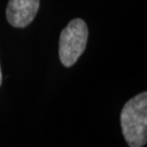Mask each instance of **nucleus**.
I'll use <instances>...</instances> for the list:
<instances>
[{"label":"nucleus","mask_w":147,"mask_h":147,"mask_svg":"<svg viewBox=\"0 0 147 147\" xmlns=\"http://www.w3.org/2000/svg\"><path fill=\"white\" fill-rule=\"evenodd\" d=\"M121 127L130 147H143L147 142V93L134 96L123 106Z\"/></svg>","instance_id":"obj_1"},{"label":"nucleus","mask_w":147,"mask_h":147,"mask_svg":"<svg viewBox=\"0 0 147 147\" xmlns=\"http://www.w3.org/2000/svg\"><path fill=\"white\" fill-rule=\"evenodd\" d=\"M88 37V28L82 19H74L60 35L59 57L64 67H72L84 53Z\"/></svg>","instance_id":"obj_2"},{"label":"nucleus","mask_w":147,"mask_h":147,"mask_svg":"<svg viewBox=\"0 0 147 147\" xmlns=\"http://www.w3.org/2000/svg\"><path fill=\"white\" fill-rule=\"evenodd\" d=\"M39 9V0H9L7 7V20L12 26L25 27L30 25Z\"/></svg>","instance_id":"obj_3"},{"label":"nucleus","mask_w":147,"mask_h":147,"mask_svg":"<svg viewBox=\"0 0 147 147\" xmlns=\"http://www.w3.org/2000/svg\"><path fill=\"white\" fill-rule=\"evenodd\" d=\"M2 83V74H1V68H0V85Z\"/></svg>","instance_id":"obj_4"}]
</instances>
